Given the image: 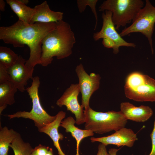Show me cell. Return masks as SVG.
Instances as JSON below:
<instances>
[{"label": "cell", "instance_id": "30", "mask_svg": "<svg viewBox=\"0 0 155 155\" xmlns=\"http://www.w3.org/2000/svg\"><path fill=\"white\" fill-rule=\"evenodd\" d=\"M46 155H53L52 149L50 148Z\"/></svg>", "mask_w": 155, "mask_h": 155}, {"label": "cell", "instance_id": "2", "mask_svg": "<svg viewBox=\"0 0 155 155\" xmlns=\"http://www.w3.org/2000/svg\"><path fill=\"white\" fill-rule=\"evenodd\" d=\"M56 23L54 28L42 40L40 64L43 67L50 64L54 57L60 59L69 56L76 42L74 33L69 23L63 20Z\"/></svg>", "mask_w": 155, "mask_h": 155}, {"label": "cell", "instance_id": "17", "mask_svg": "<svg viewBox=\"0 0 155 155\" xmlns=\"http://www.w3.org/2000/svg\"><path fill=\"white\" fill-rule=\"evenodd\" d=\"M18 89L9 80L0 84V115L8 105L15 102L14 95Z\"/></svg>", "mask_w": 155, "mask_h": 155}, {"label": "cell", "instance_id": "22", "mask_svg": "<svg viewBox=\"0 0 155 155\" xmlns=\"http://www.w3.org/2000/svg\"><path fill=\"white\" fill-rule=\"evenodd\" d=\"M98 1V0H78L77 1L79 11L80 13L84 11L87 5H88L90 7L95 18V30L96 28L98 21V17L96 9V5Z\"/></svg>", "mask_w": 155, "mask_h": 155}, {"label": "cell", "instance_id": "4", "mask_svg": "<svg viewBox=\"0 0 155 155\" xmlns=\"http://www.w3.org/2000/svg\"><path fill=\"white\" fill-rule=\"evenodd\" d=\"M144 5L142 0H106L100 5L99 10L112 12L113 22L118 30L132 22Z\"/></svg>", "mask_w": 155, "mask_h": 155}, {"label": "cell", "instance_id": "29", "mask_svg": "<svg viewBox=\"0 0 155 155\" xmlns=\"http://www.w3.org/2000/svg\"><path fill=\"white\" fill-rule=\"evenodd\" d=\"M18 1L20 3L25 5H26L28 4L29 2V1L28 0H18Z\"/></svg>", "mask_w": 155, "mask_h": 155}, {"label": "cell", "instance_id": "23", "mask_svg": "<svg viewBox=\"0 0 155 155\" xmlns=\"http://www.w3.org/2000/svg\"><path fill=\"white\" fill-rule=\"evenodd\" d=\"M50 148L40 144L33 148L31 155H46Z\"/></svg>", "mask_w": 155, "mask_h": 155}, {"label": "cell", "instance_id": "7", "mask_svg": "<svg viewBox=\"0 0 155 155\" xmlns=\"http://www.w3.org/2000/svg\"><path fill=\"white\" fill-rule=\"evenodd\" d=\"M144 7L138 13L132 24L119 33L122 37L134 32H140L148 39L151 52L154 53L152 36L155 23V7L148 0H146Z\"/></svg>", "mask_w": 155, "mask_h": 155}, {"label": "cell", "instance_id": "3", "mask_svg": "<svg viewBox=\"0 0 155 155\" xmlns=\"http://www.w3.org/2000/svg\"><path fill=\"white\" fill-rule=\"evenodd\" d=\"M86 129L102 134L125 127L127 120L121 111L106 112L95 111L90 106L84 108Z\"/></svg>", "mask_w": 155, "mask_h": 155}, {"label": "cell", "instance_id": "1", "mask_svg": "<svg viewBox=\"0 0 155 155\" xmlns=\"http://www.w3.org/2000/svg\"><path fill=\"white\" fill-rule=\"evenodd\" d=\"M56 25V22L29 24L18 20L11 26L0 27V39L15 47H23L25 44L28 46L30 55L25 65L32 75L34 67L40 64L42 40Z\"/></svg>", "mask_w": 155, "mask_h": 155}, {"label": "cell", "instance_id": "25", "mask_svg": "<svg viewBox=\"0 0 155 155\" xmlns=\"http://www.w3.org/2000/svg\"><path fill=\"white\" fill-rule=\"evenodd\" d=\"M152 148L150 153L148 155H155V118L153 128L150 134Z\"/></svg>", "mask_w": 155, "mask_h": 155}, {"label": "cell", "instance_id": "8", "mask_svg": "<svg viewBox=\"0 0 155 155\" xmlns=\"http://www.w3.org/2000/svg\"><path fill=\"white\" fill-rule=\"evenodd\" d=\"M112 12L109 11H105L102 13V26L99 31L94 33V40L102 39V44L104 47L113 49L115 54L119 52L121 46L135 47V43L126 41L117 32L112 20Z\"/></svg>", "mask_w": 155, "mask_h": 155}, {"label": "cell", "instance_id": "6", "mask_svg": "<svg viewBox=\"0 0 155 155\" xmlns=\"http://www.w3.org/2000/svg\"><path fill=\"white\" fill-rule=\"evenodd\" d=\"M32 79L31 85L26 89L32 100V107L30 111H19L12 114L4 115L10 119L22 117L31 119L33 121L35 126L38 129L54 121L56 116L49 115L41 106L38 92L40 85L39 77L35 76Z\"/></svg>", "mask_w": 155, "mask_h": 155}, {"label": "cell", "instance_id": "13", "mask_svg": "<svg viewBox=\"0 0 155 155\" xmlns=\"http://www.w3.org/2000/svg\"><path fill=\"white\" fill-rule=\"evenodd\" d=\"M120 111L127 120L140 122L147 121L153 114L152 109L148 106H136L128 102L121 103Z\"/></svg>", "mask_w": 155, "mask_h": 155}, {"label": "cell", "instance_id": "18", "mask_svg": "<svg viewBox=\"0 0 155 155\" xmlns=\"http://www.w3.org/2000/svg\"><path fill=\"white\" fill-rule=\"evenodd\" d=\"M7 3L18 16L19 20L26 24H29L35 12L34 8L27 6L18 0H6Z\"/></svg>", "mask_w": 155, "mask_h": 155}, {"label": "cell", "instance_id": "21", "mask_svg": "<svg viewBox=\"0 0 155 155\" xmlns=\"http://www.w3.org/2000/svg\"><path fill=\"white\" fill-rule=\"evenodd\" d=\"M19 56L10 48L0 46V63L7 68L13 65L17 61Z\"/></svg>", "mask_w": 155, "mask_h": 155}, {"label": "cell", "instance_id": "16", "mask_svg": "<svg viewBox=\"0 0 155 155\" xmlns=\"http://www.w3.org/2000/svg\"><path fill=\"white\" fill-rule=\"evenodd\" d=\"M75 123L76 121L74 119L69 116L62 121L60 126L65 128L66 132L70 133L72 136L75 139L76 142V155H79V148L81 141L85 138L93 136L94 133L90 130L80 129L75 126Z\"/></svg>", "mask_w": 155, "mask_h": 155}, {"label": "cell", "instance_id": "24", "mask_svg": "<svg viewBox=\"0 0 155 155\" xmlns=\"http://www.w3.org/2000/svg\"><path fill=\"white\" fill-rule=\"evenodd\" d=\"M7 68L0 63V84L9 80Z\"/></svg>", "mask_w": 155, "mask_h": 155}, {"label": "cell", "instance_id": "10", "mask_svg": "<svg viewBox=\"0 0 155 155\" xmlns=\"http://www.w3.org/2000/svg\"><path fill=\"white\" fill-rule=\"evenodd\" d=\"M80 92L78 84H72L64 92L57 101V105L60 107L65 106L67 111L74 114L76 124L80 125L85 123V115L83 108L79 104L78 96Z\"/></svg>", "mask_w": 155, "mask_h": 155}, {"label": "cell", "instance_id": "19", "mask_svg": "<svg viewBox=\"0 0 155 155\" xmlns=\"http://www.w3.org/2000/svg\"><path fill=\"white\" fill-rule=\"evenodd\" d=\"M18 133L6 126L0 127V155H7L9 147Z\"/></svg>", "mask_w": 155, "mask_h": 155}, {"label": "cell", "instance_id": "12", "mask_svg": "<svg viewBox=\"0 0 155 155\" xmlns=\"http://www.w3.org/2000/svg\"><path fill=\"white\" fill-rule=\"evenodd\" d=\"M26 61L22 56L19 55L16 62L7 69L9 81L21 92L26 90L25 87L27 84L28 80L33 78L25 66Z\"/></svg>", "mask_w": 155, "mask_h": 155}, {"label": "cell", "instance_id": "28", "mask_svg": "<svg viewBox=\"0 0 155 155\" xmlns=\"http://www.w3.org/2000/svg\"><path fill=\"white\" fill-rule=\"evenodd\" d=\"M5 3L3 0H0V9L2 11H3L5 10Z\"/></svg>", "mask_w": 155, "mask_h": 155}, {"label": "cell", "instance_id": "11", "mask_svg": "<svg viewBox=\"0 0 155 155\" xmlns=\"http://www.w3.org/2000/svg\"><path fill=\"white\" fill-rule=\"evenodd\" d=\"M90 139L92 142H100L106 146L112 144L118 147L123 146L131 147L138 138L132 129L124 127L111 135L100 137H91Z\"/></svg>", "mask_w": 155, "mask_h": 155}, {"label": "cell", "instance_id": "5", "mask_svg": "<svg viewBox=\"0 0 155 155\" xmlns=\"http://www.w3.org/2000/svg\"><path fill=\"white\" fill-rule=\"evenodd\" d=\"M124 92L128 98L137 102H155V80L139 72L127 77Z\"/></svg>", "mask_w": 155, "mask_h": 155}, {"label": "cell", "instance_id": "26", "mask_svg": "<svg viewBox=\"0 0 155 155\" xmlns=\"http://www.w3.org/2000/svg\"><path fill=\"white\" fill-rule=\"evenodd\" d=\"M106 146L102 143L100 144L98 146V150L96 155H108Z\"/></svg>", "mask_w": 155, "mask_h": 155}, {"label": "cell", "instance_id": "15", "mask_svg": "<svg viewBox=\"0 0 155 155\" xmlns=\"http://www.w3.org/2000/svg\"><path fill=\"white\" fill-rule=\"evenodd\" d=\"M66 115L65 112L62 111H59L56 115V118L54 121L38 129L39 132L46 134L51 138L54 146L57 150L59 155H65L62 151L59 143V140H63V136L59 133L58 129Z\"/></svg>", "mask_w": 155, "mask_h": 155}, {"label": "cell", "instance_id": "27", "mask_svg": "<svg viewBox=\"0 0 155 155\" xmlns=\"http://www.w3.org/2000/svg\"><path fill=\"white\" fill-rule=\"evenodd\" d=\"M121 148L118 149L114 148L110 149L108 151V155H117V152ZM131 155H133L132 154Z\"/></svg>", "mask_w": 155, "mask_h": 155}, {"label": "cell", "instance_id": "14", "mask_svg": "<svg viewBox=\"0 0 155 155\" xmlns=\"http://www.w3.org/2000/svg\"><path fill=\"white\" fill-rule=\"evenodd\" d=\"M34 8L35 12L30 24H33L36 22H57L62 20L63 13L51 10L46 1L35 6Z\"/></svg>", "mask_w": 155, "mask_h": 155}, {"label": "cell", "instance_id": "20", "mask_svg": "<svg viewBox=\"0 0 155 155\" xmlns=\"http://www.w3.org/2000/svg\"><path fill=\"white\" fill-rule=\"evenodd\" d=\"M9 146L13 150L14 155H31L33 150L29 143L24 141L19 133Z\"/></svg>", "mask_w": 155, "mask_h": 155}, {"label": "cell", "instance_id": "9", "mask_svg": "<svg viewBox=\"0 0 155 155\" xmlns=\"http://www.w3.org/2000/svg\"><path fill=\"white\" fill-rule=\"evenodd\" d=\"M75 71L79 79L78 84L82 94L81 105L85 108L90 106L91 97L98 89L101 77L99 75L94 73L88 74L82 63L76 66Z\"/></svg>", "mask_w": 155, "mask_h": 155}]
</instances>
